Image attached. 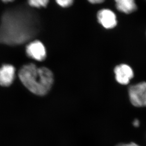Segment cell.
Here are the masks:
<instances>
[{
    "mask_svg": "<svg viewBox=\"0 0 146 146\" xmlns=\"http://www.w3.org/2000/svg\"><path fill=\"white\" fill-rule=\"evenodd\" d=\"M19 76L29 91L38 96L47 94L54 83V75L49 69L37 68L34 64L23 66L19 70Z\"/></svg>",
    "mask_w": 146,
    "mask_h": 146,
    "instance_id": "6da1fadb",
    "label": "cell"
},
{
    "mask_svg": "<svg viewBox=\"0 0 146 146\" xmlns=\"http://www.w3.org/2000/svg\"><path fill=\"white\" fill-rule=\"evenodd\" d=\"M130 102L137 108L146 107V82L131 86L128 90Z\"/></svg>",
    "mask_w": 146,
    "mask_h": 146,
    "instance_id": "7a4b0ae2",
    "label": "cell"
},
{
    "mask_svg": "<svg viewBox=\"0 0 146 146\" xmlns=\"http://www.w3.org/2000/svg\"><path fill=\"white\" fill-rule=\"evenodd\" d=\"M116 80L121 85H127L134 76L132 68L125 64L116 66L114 70Z\"/></svg>",
    "mask_w": 146,
    "mask_h": 146,
    "instance_id": "3957f363",
    "label": "cell"
},
{
    "mask_svg": "<svg viewBox=\"0 0 146 146\" xmlns=\"http://www.w3.org/2000/svg\"><path fill=\"white\" fill-rule=\"evenodd\" d=\"M99 23L106 29H112L117 25L115 14L109 9H103L98 12L97 14Z\"/></svg>",
    "mask_w": 146,
    "mask_h": 146,
    "instance_id": "277c9868",
    "label": "cell"
},
{
    "mask_svg": "<svg viewBox=\"0 0 146 146\" xmlns=\"http://www.w3.org/2000/svg\"><path fill=\"white\" fill-rule=\"evenodd\" d=\"M26 52L29 56L36 61H43L46 58V49L43 44L39 41L29 44L27 46Z\"/></svg>",
    "mask_w": 146,
    "mask_h": 146,
    "instance_id": "5b68a950",
    "label": "cell"
},
{
    "mask_svg": "<svg viewBox=\"0 0 146 146\" xmlns=\"http://www.w3.org/2000/svg\"><path fill=\"white\" fill-rule=\"evenodd\" d=\"M15 69L13 66L5 64L0 68V85L8 87L14 80Z\"/></svg>",
    "mask_w": 146,
    "mask_h": 146,
    "instance_id": "8992f818",
    "label": "cell"
},
{
    "mask_svg": "<svg viewBox=\"0 0 146 146\" xmlns=\"http://www.w3.org/2000/svg\"><path fill=\"white\" fill-rule=\"evenodd\" d=\"M117 10L126 14H130L137 10V6L133 0H117L115 1Z\"/></svg>",
    "mask_w": 146,
    "mask_h": 146,
    "instance_id": "52a82bcc",
    "label": "cell"
},
{
    "mask_svg": "<svg viewBox=\"0 0 146 146\" xmlns=\"http://www.w3.org/2000/svg\"><path fill=\"white\" fill-rule=\"evenodd\" d=\"M48 2L46 0H32L29 1V3L32 7L41 8L46 6Z\"/></svg>",
    "mask_w": 146,
    "mask_h": 146,
    "instance_id": "ba28073f",
    "label": "cell"
},
{
    "mask_svg": "<svg viewBox=\"0 0 146 146\" xmlns=\"http://www.w3.org/2000/svg\"><path fill=\"white\" fill-rule=\"evenodd\" d=\"M56 2L61 7L66 8L72 5V4H73V1L72 0H58L56 1Z\"/></svg>",
    "mask_w": 146,
    "mask_h": 146,
    "instance_id": "9c48e42d",
    "label": "cell"
},
{
    "mask_svg": "<svg viewBox=\"0 0 146 146\" xmlns=\"http://www.w3.org/2000/svg\"><path fill=\"white\" fill-rule=\"evenodd\" d=\"M116 146H141L134 142H130L128 143H120Z\"/></svg>",
    "mask_w": 146,
    "mask_h": 146,
    "instance_id": "30bf717a",
    "label": "cell"
},
{
    "mask_svg": "<svg viewBox=\"0 0 146 146\" xmlns=\"http://www.w3.org/2000/svg\"><path fill=\"white\" fill-rule=\"evenodd\" d=\"M104 1L103 0H91L89 1V2L91 4H99L101 3H103Z\"/></svg>",
    "mask_w": 146,
    "mask_h": 146,
    "instance_id": "8fae6325",
    "label": "cell"
},
{
    "mask_svg": "<svg viewBox=\"0 0 146 146\" xmlns=\"http://www.w3.org/2000/svg\"><path fill=\"white\" fill-rule=\"evenodd\" d=\"M132 124L135 127H139V125H140V121H139V120L136 119L134 120Z\"/></svg>",
    "mask_w": 146,
    "mask_h": 146,
    "instance_id": "7c38bea8",
    "label": "cell"
},
{
    "mask_svg": "<svg viewBox=\"0 0 146 146\" xmlns=\"http://www.w3.org/2000/svg\"><path fill=\"white\" fill-rule=\"evenodd\" d=\"M3 1L5 3H7V2H11V1Z\"/></svg>",
    "mask_w": 146,
    "mask_h": 146,
    "instance_id": "4fadbf2b",
    "label": "cell"
}]
</instances>
